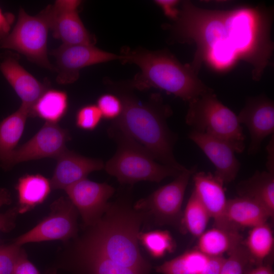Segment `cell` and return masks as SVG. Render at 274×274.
Wrapping results in <instances>:
<instances>
[{
	"label": "cell",
	"instance_id": "cell-1",
	"mask_svg": "<svg viewBox=\"0 0 274 274\" xmlns=\"http://www.w3.org/2000/svg\"><path fill=\"white\" fill-rule=\"evenodd\" d=\"M273 9L264 5L211 10L184 1L178 18L169 26L178 42L195 45L189 64L197 74L203 64L226 73L242 60L252 66V79L258 81L273 54Z\"/></svg>",
	"mask_w": 274,
	"mask_h": 274
},
{
	"label": "cell",
	"instance_id": "cell-2",
	"mask_svg": "<svg viewBox=\"0 0 274 274\" xmlns=\"http://www.w3.org/2000/svg\"><path fill=\"white\" fill-rule=\"evenodd\" d=\"M145 222L142 212L122 201L108 204L100 219L80 239L76 253L101 256L124 267L149 274L151 265L142 256L138 235Z\"/></svg>",
	"mask_w": 274,
	"mask_h": 274
},
{
	"label": "cell",
	"instance_id": "cell-3",
	"mask_svg": "<svg viewBox=\"0 0 274 274\" xmlns=\"http://www.w3.org/2000/svg\"><path fill=\"white\" fill-rule=\"evenodd\" d=\"M120 98L122 112L111 128L133 140L160 163L180 170L186 169L175 157L177 136L166 122L172 112L161 97L154 95L148 104H142L128 94H123Z\"/></svg>",
	"mask_w": 274,
	"mask_h": 274
},
{
	"label": "cell",
	"instance_id": "cell-4",
	"mask_svg": "<svg viewBox=\"0 0 274 274\" xmlns=\"http://www.w3.org/2000/svg\"><path fill=\"white\" fill-rule=\"evenodd\" d=\"M122 56L124 61L140 67L141 73L134 84L141 89L158 88L188 102L213 91L199 79L189 63L182 64L166 51H128Z\"/></svg>",
	"mask_w": 274,
	"mask_h": 274
},
{
	"label": "cell",
	"instance_id": "cell-5",
	"mask_svg": "<svg viewBox=\"0 0 274 274\" xmlns=\"http://www.w3.org/2000/svg\"><path fill=\"white\" fill-rule=\"evenodd\" d=\"M109 131L117 142V149L104 168L120 183H158L167 177H176L184 170L157 162L144 147L121 131L112 128Z\"/></svg>",
	"mask_w": 274,
	"mask_h": 274
},
{
	"label": "cell",
	"instance_id": "cell-6",
	"mask_svg": "<svg viewBox=\"0 0 274 274\" xmlns=\"http://www.w3.org/2000/svg\"><path fill=\"white\" fill-rule=\"evenodd\" d=\"M185 121L192 130L227 142L236 153H242L245 148L246 136L237 115L218 99L213 90L189 102Z\"/></svg>",
	"mask_w": 274,
	"mask_h": 274
},
{
	"label": "cell",
	"instance_id": "cell-7",
	"mask_svg": "<svg viewBox=\"0 0 274 274\" xmlns=\"http://www.w3.org/2000/svg\"><path fill=\"white\" fill-rule=\"evenodd\" d=\"M49 29L48 6L35 16L29 15L21 8L15 26L7 36L0 40V48L16 51L31 62L55 71L47 54Z\"/></svg>",
	"mask_w": 274,
	"mask_h": 274
},
{
	"label": "cell",
	"instance_id": "cell-8",
	"mask_svg": "<svg viewBox=\"0 0 274 274\" xmlns=\"http://www.w3.org/2000/svg\"><path fill=\"white\" fill-rule=\"evenodd\" d=\"M197 166L186 168L170 183L157 189L147 197L138 200L133 208L156 225H172L183 232L182 203L191 177Z\"/></svg>",
	"mask_w": 274,
	"mask_h": 274
},
{
	"label": "cell",
	"instance_id": "cell-9",
	"mask_svg": "<svg viewBox=\"0 0 274 274\" xmlns=\"http://www.w3.org/2000/svg\"><path fill=\"white\" fill-rule=\"evenodd\" d=\"M49 216L14 242L21 246L46 241H66L77 234L78 211L68 198L61 197L51 205Z\"/></svg>",
	"mask_w": 274,
	"mask_h": 274
},
{
	"label": "cell",
	"instance_id": "cell-10",
	"mask_svg": "<svg viewBox=\"0 0 274 274\" xmlns=\"http://www.w3.org/2000/svg\"><path fill=\"white\" fill-rule=\"evenodd\" d=\"M51 54L56 59V81L63 85L77 80L80 71L84 67L122 59V55L104 51L92 45L62 44Z\"/></svg>",
	"mask_w": 274,
	"mask_h": 274
},
{
	"label": "cell",
	"instance_id": "cell-11",
	"mask_svg": "<svg viewBox=\"0 0 274 274\" xmlns=\"http://www.w3.org/2000/svg\"><path fill=\"white\" fill-rule=\"evenodd\" d=\"M82 2L57 0L48 5L50 29L53 37L64 45H92L95 39L83 23L78 13Z\"/></svg>",
	"mask_w": 274,
	"mask_h": 274
},
{
	"label": "cell",
	"instance_id": "cell-12",
	"mask_svg": "<svg viewBox=\"0 0 274 274\" xmlns=\"http://www.w3.org/2000/svg\"><path fill=\"white\" fill-rule=\"evenodd\" d=\"M70 139L67 130L57 123L46 122L32 138L13 151L5 169L24 161L46 157L56 158L66 149L65 144Z\"/></svg>",
	"mask_w": 274,
	"mask_h": 274
},
{
	"label": "cell",
	"instance_id": "cell-13",
	"mask_svg": "<svg viewBox=\"0 0 274 274\" xmlns=\"http://www.w3.org/2000/svg\"><path fill=\"white\" fill-rule=\"evenodd\" d=\"M81 216L85 227L97 222L105 212L115 189L111 185L82 179L64 190Z\"/></svg>",
	"mask_w": 274,
	"mask_h": 274
},
{
	"label": "cell",
	"instance_id": "cell-14",
	"mask_svg": "<svg viewBox=\"0 0 274 274\" xmlns=\"http://www.w3.org/2000/svg\"><path fill=\"white\" fill-rule=\"evenodd\" d=\"M237 116L240 124L245 125L250 133L248 153L255 154L263 140L273 133V101L263 95L249 97Z\"/></svg>",
	"mask_w": 274,
	"mask_h": 274
},
{
	"label": "cell",
	"instance_id": "cell-15",
	"mask_svg": "<svg viewBox=\"0 0 274 274\" xmlns=\"http://www.w3.org/2000/svg\"><path fill=\"white\" fill-rule=\"evenodd\" d=\"M1 55L0 71L22 101L21 106L31 116L32 109L39 97L48 89L19 63L18 57L7 50Z\"/></svg>",
	"mask_w": 274,
	"mask_h": 274
},
{
	"label": "cell",
	"instance_id": "cell-16",
	"mask_svg": "<svg viewBox=\"0 0 274 274\" xmlns=\"http://www.w3.org/2000/svg\"><path fill=\"white\" fill-rule=\"evenodd\" d=\"M188 138L213 163L215 167V176L224 184L234 180L240 169L241 163L235 157L234 149L229 143L194 130L189 133Z\"/></svg>",
	"mask_w": 274,
	"mask_h": 274
},
{
	"label": "cell",
	"instance_id": "cell-17",
	"mask_svg": "<svg viewBox=\"0 0 274 274\" xmlns=\"http://www.w3.org/2000/svg\"><path fill=\"white\" fill-rule=\"evenodd\" d=\"M192 176L194 185L193 190L213 219L214 226L237 230L230 225L226 217L228 199L223 181L210 173L196 172Z\"/></svg>",
	"mask_w": 274,
	"mask_h": 274
},
{
	"label": "cell",
	"instance_id": "cell-18",
	"mask_svg": "<svg viewBox=\"0 0 274 274\" xmlns=\"http://www.w3.org/2000/svg\"><path fill=\"white\" fill-rule=\"evenodd\" d=\"M57 163L50 181L54 189H64L86 178L94 171L104 168L100 159L86 157L66 149L56 158Z\"/></svg>",
	"mask_w": 274,
	"mask_h": 274
},
{
	"label": "cell",
	"instance_id": "cell-19",
	"mask_svg": "<svg viewBox=\"0 0 274 274\" xmlns=\"http://www.w3.org/2000/svg\"><path fill=\"white\" fill-rule=\"evenodd\" d=\"M226 217L230 225L239 230L266 223L271 218L267 210L255 200L244 196L228 199Z\"/></svg>",
	"mask_w": 274,
	"mask_h": 274
},
{
	"label": "cell",
	"instance_id": "cell-20",
	"mask_svg": "<svg viewBox=\"0 0 274 274\" xmlns=\"http://www.w3.org/2000/svg\"><path fill=\"white\" fill-rule=\"evenodd\" d=\"M239 196L251 198L261 204L271 218L274 216V174L257 171L237 186Z\"/></svg>",
	"mask_w": 274,
	"mask_h": 274
},
{
	"label": "cell",
	"instance_id": "cell-21",
	"mask_svg": "<svg viewBox=\"0 0 274 274\" xmlns=\"http://www.w3.org/2000/svg\"><path fill=\"white\" fill-rule=\"evenodd\" d=\"M243 242L239 230L214 226L198 237L197 249L209 257L223 256Z\"/></svg>",
	"mask_w": 274,
	"mask_h": 274
},
{
	"label": "cell",
	"instance_id": "cell-22",
	"mask_svg": "<svg viewBox=\"0 0 274 274\" xmlns=\"http://www.w3.org/2000/svg\"><path fill=\"white\" fill-rule=\"evenodd\" d=\"M29 112L21 106L0 121V166L5 169L7 162L23 134Z\"/></svg>",
	"mask_w": 274,
	"mask_h": 274
},
{
	"label": "cell",
	"instance_id": "cell-23",
	"mask_svg": "<svg viewBox=\"0 0 274 274\" xmlns=\"http://www.w3.org/2000/svg\"><path fill=\"white\" fill-rule=\"evenodd\" d=\"M15 188L18 194L19 214H22L42 203L49 195L52 187L48 179L37 174L21 177Z\"/></svg>",
	"mask_w": 274,
	"mask_h": 274
},
{
	"label": "cell",
	"instance_id": "cell-24",
	"mask_svg": "<svg viewBox=\"0 0 274 274\" xmlns=\"http://www.w3.org/2000/svg\"><path fill=\"white\" fill-rule=\"evenodd\" d=\"M68 106V96L65 91L48 89L35 103L31 116L39 117L46 122L57 123L65 115Z\"/></svg>",
	"mask_w": 274,
	"mask_h": 274
},
{
	"label": "cell",
	"instance_id": "cell-25",
	"mask_svg": "<svg viewBox=\"0 0 274 274\" xmlns=\"http://www.w3.org/2000/svg\"><path fill=\"white\" fill-rule=\"evenodd\" d=\"M243 243L254 265L262 263L272 255L274 239L270 226L266 222L251 228Z\"/></svg>",
	"mask_w": 274,
	"mask_h": 274
},
{
	"label": "cell",
	"instance_id": "cell-26",
	"mask_svg": "<svg viewBox=\"0 0 274 274\" xmlns=\"http://www.w3.org/2000/svg\"><path fill=\"white\" fill-rule=\"evenodd\" d=\"M209 258L197 248L192 249L156 266L155 270L161 274H200Z\"/></svg>",
	"mask_w": 274,
	"mask_h": 274
},
{
	"label": "cell",
	"instance_id": "cell-27",
	"mask_svg": "<svg viewBox=\"0 0 274 274\" xmlns=\"http://www.w3.org/2000/svg\"><path fill=\"white\" fill-rule=\"evenodd\" d=\"M75 265L83 274H143L105 257L75 253Z\"/></svg>",
	"mask_w": 274,
	"mask_h": 274
},
{
	"label": "cell",
	"instance_id": "cell-28",
	"mask_svg": "<svg viewBox=\"0 0 274 274\" xmlns=\"http://www.w3.org/2000/svg\"><path fill=\"white\" fill-rule=\"evenodd\" d=\"M210 218L209 212L193 190L183 211V231L198 237L206 230Z\"/></svg>",
	"mask_w": 274,
	"mask_h": 274
},
{
	"label": "cell",
	"instance_id": "cell-29",
	"mask_svg": "<svg viewBox=\"0 0 274 274\" xmlns=\"http://www.w3.org/2000/svg\"><path fill=\"white\" fill-rule=\"evenodd\" d=\"M138 240L153 257L159 258L166 253L173 252L176 244L167 230H156L140 232Z\"/></svg>",
	"mask_w": 274,
	"mask_h": 274
},
{
	"label": "cell",
	"instance_id": "cell-30",
	"mask_svg": "<svg viewBox=\"0 0 274 274\" xmlns=\"http://www.w3.org/2000/svg\"><path fill=\"white\" fill-rule=\"evenodd\" d=\"M254 265V262L242 243L225 258L219 274H246Z\"/></svg>",
	"mask_w": 274,
	"mask_h": 274
},
{
	"label": "cell",
	"instance_id": "cell-31",
	"mask_svg": "<svg viewBox=\"0 0 274 274\" xmlns=\"http://www.w3.org/2000/svg\"><path fill=\"white\" fill-rule=\"evenodd\" d=\"M102 115L95 105H88L81 108L76 115V124L85 130L94 129L100 123Z\"/></svg>",
	"mask_w": 274,
	"mask_h": 274
},
{
	"label": "cell",
	"instance_id": "cell-32",
	"mask_svg": "<svg viewBox=\"0 0 274 274\" xmlns=\"http://www.w3.org/2000/svg\"><path fill=\"white\" fill-rule=\"evenodd\" d=\"M96 106L102 118L107 119L116 120L120 116L123 110V104L120 97L110 93L99 96Z\"/></svg>",
	"mask_w": 274,
	"mask_h": 274
},
{
	"label": "cell",
	"instance_id": "cell-33",
	"mask_svg": "<svg viewBox=\"0 0 274 274\" xmlns=\"http://www.w3.org/2000/svg\"><path fill=\"white\" fill-rule=\"evenodd\" d=\"M21 249L15 243L0 245V274H13Z\"/></svg>",
	"mask_w": 274,
	"mask_h": 274
},
{
	"label": "cell",
	"instance_id": "cell-34",
	"mask_svg": "<svg viewBox=\"0 0 274 274\" xmlns=\"http://www.w3.org/2000/svg\"><path fill=\"white\" fill-rule=\"evenodd\" d=\"M13 274H39L36 266L30 262L25 251L21 249Z\"/></svg>",
	"mask_w": 274,
	"mask_h": 274
},
{
	"label": "cell",
	"instance_id": "cell-35",
	"mask_svg": "<svg viewBox=\"0 0 274 274\" xmlns=\"http://www.w3.org/2000/svg\"><path fill=\"white\" fill-rule=\"evenodd\" d=\"M19 214L18 207L13 208L4 213H0V232H9L14 228Z\"/></svg>",
	"mask_w": 274,
	"mask_h": 274
},
{
	"label": "cell",
	"instance_id": "cell-36",
	"mask_svg": "<svg viewBox=\"0 0 274 274\" xmlns=\"http://www.w3.org/2000/svg\"><path fill=\"white\" fill-rule=\"evenodd\" d=\"M155 3L163 11L164 15L174 20V21L178 18L180 9L177 8V6L180 3L177 0H156Z\"/></svg>",
	"mask_w": 274,
	"mask_h": 274
},
{
	"label": "cell",
	"instance_id": "cell-37",
	"mask_svg": "<svg viewBox=\"0 0 274 274\" xmlns=\"http://www.w3.org/2000/svg\"><path fill=\"white\" fill-rule=\"evenodd\" d=\"M15 16L11 13H4L0 8V40L7 36L12 30Z\"/></svg>",
	"mask_w": 274,
	"mask_h": 274
},
{
	"label": "cell",
	"instance_id": "cell-38",
	"mask_svg": "<svg viewBox=\"0 0 274 274\" xmlns=\"http://www.w3.org/2000/svg\"><path fill=\"white\" fill-rule=\"evenodd\" d=\"M225 259L224 256L210 257L206 266L200 274H219Z\"/></svg>",
	"mask_w": 274,
	"mask_h": 274
},
{
	"label": "cell",
	"instance_id": "cell-39",
	"mask_svg": "<svg viewBox=\"0 0 274 274\" xmlns=\"http://www.w3.org/2000/svg\"><path fill=\"white\" fill-rule=\"evenodd\" d=\"M272 260L271 255L262 263L253 266L246 274H274L272 267Z\"/></svg>",
	"mask_w": 274,
	"mask_h": 274
},
{
	"label": "cell",
	"instance_id": "cell-40",
	"mask_svg": "<svg viewBox=\"0 0 274 274\" xmlns=\"http://www.w3.org/2000/svg\"><path fill=\"white\" fill-rule=\"evenodd\" d=\"M274 140L273 135L268 144L266 150L267 152V160L266 167L267 171L274 174Z\"/></svg>",
	"mask_w": 274,
	"mask_h": 274
},
{
	"label": "cell",
	"instance_id": "cell-41",
	"mask_svg": "<svg viewBox=\"0 0 274 274\" xmlns=\"http://www.w3.org/2000/svg\"><path fill=\"white\" fill-rule=\"evenodd\" d=\"M12 202V197L9 191L6 188H0V207L5 204H9Z\"/></svg>",
	"mask_w": 274,
	"mask_h": 274
}]
</instances>
